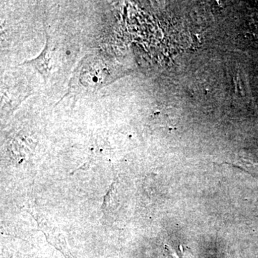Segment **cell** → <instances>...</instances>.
<instances>
[{
  "instance_id": "cell-1",
  "label": "cell",
  "mask_w": 258,
  "mask_h": 258,
  "mask_svg": "<svg viewBox=\"0 0 258 258\" xmlns=\"http://www.w3.org/2000/svg\"><path fill=\"white\" fill-rule=\"evenodd\" d=\"M81 81L88 88H100L112 81L111 70L102 61L87 62L81 71Z\"/></svg>"
}]
</instances>
